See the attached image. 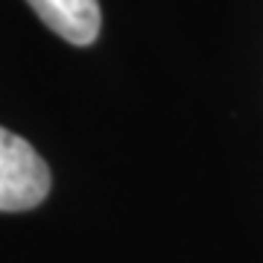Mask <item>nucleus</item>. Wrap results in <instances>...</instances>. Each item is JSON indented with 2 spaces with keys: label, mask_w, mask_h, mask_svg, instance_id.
I'll return each instance as SVG.
<instances>
[{
  "label": "nucleus",
  "mask_w": 263,
  "mask_h": 263,
  "mask_svg": "<svg viewBox=\"0 0 263 263\" xmlns=\"http://www.w3.org/2000/svg\"><path fill=\"white\" fill-rule=\"evenodd\" d=\"M53 176L24 138L0 126V211L18 214L41 205L50 193Z\"/></svg>",
  "instance_id": "1"
},
{
  "label": "nucleus",
  "mask_w": 263,
  "mask_h": 263,
  "mask_svg": "<svg viewBox=\"0 0 263 263\" xmlns=\"http://www.w3.org/2000/svg\"><path fill=\"white\" fill-rule=\"evenodd\" d=\"M29 9L67 44L88 47L103 27L100 0H27Z\"/></svg>",
  "instance_id": "2"
}]
</instances>
